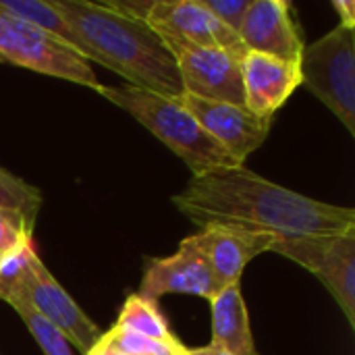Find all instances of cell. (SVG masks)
Here are the masks:
<instances>
[{
    "instance_id": "cell-1",
    "label": "cell",
    "mask_w": 355,
    "mask_h": 355,
    "mask_svg": "<svg viewBox=\"0 0 355 355\" xmlns=\"http://www.w3.org/2000/svg\"><path fill=\"white\" fill-rule=\"evenodd\" d=\"M173 206L196 227H235L287 237L341 235L355 229V210L308 198L272 183L243 164L196 175Z\"/></svg>"
},
{
    "instance_id": "cell-2",
    "label": "cell",
    "mask_w": 355,
    "mask_h": 355,
    "mask_svg": "<svg viewBox=\"0 0 355 355\" xmlns=\"http://www.w3.org/2000/svg\"><path fill=\"white\" fill-rule=\"evenodd\" d=\"M54 4L69 21L89 62L152 94L166 98L185 94L175 56L148 23L121 17L94 0H54Z\"/></svg>"
},
{
    "instance_id": "cell-3",
    "label": "cell",
    "mask_w": 355,
    "mask_h": 355,
    "mask_svg": "<svg viewBox=\"0 0 355 355\" xmlns=\"http://www.w3.org/2000/svg\"><path fill=\"white\" fill-rule=\"evenodd\" d=\"M110 104L131 114L191 171V177L214 168L237 166V162L202 129L177 98L152 94L133 85H98Z\"/></svg>"
},
{
    "instance_id": "cell-4",
    "label": "cell",
    "mask_w": 355,
    "mask_h": 355,
    "mask_svg": "<svg viewBox=\"0 0 355 355\" xmlns=\"http://www.w3.org/2000/svg\"><path fill=\"white\" fill-rule=\"evenodd\" d=\"M0 300H21L54 324L67 341L85 355L102 337L98 324L52 277L33 243L0 260Z\"/></svg>"
},
{
    "instance_id": "cell-5",
    "label": "cell",
    "mask_w": 355,
    "mask_h": 355,
    "mask_svg": "<svg viewBox=\"0 0 355 355\" xmlns=\"http://www.w3.org/2000/svg\"><path fill=\"white\" fill-rule=\"evenodd\" d=\"M300 75L302 85L355 135V29L337 25L304 46Z\"/></svg>"
},
{
    "instance_id": "cell-6",
    "label": "cell",
    "mask_w": 355,
    "mask_h": 355,
    "mask_svg": "<svg viewBox=\"0 0 355 355\" xmlns=\"http://www.w3.org/2000/svg\"><path fill=\"white\" fill-rule=\"evenodd\" d=\"M0 60L89 89L100 85L89 60L50 33L6 12H0Z\"/></svg>"
},
{
    "instance_id": "cell-7",
    "label": "cell",
    "mask_w": 355,
    "mask_h": 355,
    "mask_svg": "<svg viewBox=\"0 0 355 355\" xmlns=\"http://www.w3.org/2000/svg\"><path fill=\"white\" fill-rule=\"evenodd\" d=\"M270 252L312 272L355 329V229L341 235L275 239Z\"/></svg>"
},
{
    "instance_id": "cell-8",
    "label": "cell",
    "mask_w": 355,
    "mask_h": 355,
    "mask_svg": "<svg viewBox=\"0 0 355 355\" xmlns=\"http://www.w3.org/2000/svg\"><path fill=\"white\" fill-rule=\"evenodd\" d=\"M168 46L220 48L245 56L239 35L225 27L200 0H156L146 21Z\"/></svg>"
},
{
    "instance_id": "cell-9",
    "label": "cell",
    "mask_w": 355,
    "mask_h": 355,
    "mask_svg": "<svg viewBox=\"0 0 355 355\" xmlns=\"http://www.w3.org/2000/svg\"><path fill=\"white\" fill-rule=\"evenodd\" d=\"M177 100L237 164H243L266 141L275 123V119H260L239 104L202 100L189 94Z\"/></svg>"
},
{
    "instance_id": "cell-10",
    "label": "cell",
    "mask_w": 355,
    "mask_h": 355,
    "mask_svg": "<svg viewBox=\"0 0 355 355\" xmlns=\"http://www.w3.org/2000/svg\"><path fill=\"white\" fill-rule=\"evenodd\" d=\"M177 60L183 92L202 100L243 106L241 56L220 48L168 46Z\"/></svg>"
},
{
    "instance_id": "cell-11",
    "label": "cell",
    "mask_w": 355,
    "mask_h": 355,
    "mask_svg": "<svg viewBox=\"0 0 355 355\" xmlns=\"http://www.w3.org/2000/svg\"><path fill=\"white\" fill-rule=\"evenodd\" d=\"M220 291L210 264L202 250L198 248L193 235L179 243V250L168 258H152L141 277L139 295L156 302L171 293L196 295L202 300H212Z\"/></svg>"
},
{
    "instance_id": "cell-12",
    "label": "cell",
    "mask_w": 355,
    "mask_h": 355,
    "mask_svg": "<svg viewBox=\"0 0 355 355\" xmlns=\"http://www.w3.org/2000/svg\"><path fill=\"white\" fill-rule=\"evenodd\" d=\"M237 35L248 52L289 62H300L306 46L287 0H252Z\"/></svg>"
},
{
    "instance_id": "cell-13",
    "label": "cell",
    "mask_w": 355,
    "mask_h": 355,
    "mask_svg": "<svg viewBox=\"0 0 355 355\" xmlns=\"http://www.w3.org/2000/svg\"><path fill=\"white\" fill-rule=\"evenodd\" d=\"M243 106L260 119H275L302 85L300 62L248 52L241 60Z\"/></svg>"
},
{
    "instance_id": "cell-14",
    "label": "cell",
    "mask_w": 355,
    "mask_h": 355,
    "mask_svg": "<svg viewBox=\"0 0 355 355\" xmlns=\"http://www.w3.org/2000/svg\"><path fill=\"white\" fill-rule=\"evenodd\" d=\"M193 239L206 256L218 287L225 289L233 283H241L245 266L260 254L270 252V245L277 237L214 225L200 229Z\"/></svg>"
},
{
    "instance_id": "cell-15",
    "label": "cell",
    "mask_w": 355,
    "mask_h": 355,
    "mask_svg": "<svg viewBox=\"0 0 355 355\" xmlns=\"http://www.w3.org/2000/svg\"><path fill=\"white\" fill-rule=\"evenodd\" d=\"M212 341L231 355H258L241 283L220 289L212 300Z\"/></svg>"
},
{
    "instance_id": "cell-16",
    "label": "cell",
    "mask_w": 355,
    "mask_h": 355,
    "mask_svg": "<svg viewBox=\"0 0 355 355\" xmlns=\"http://www.w3.org/2000/svg\"><path fill=\"white\" fill-rule=\"evenodd\" d=\"M0 12H6L23 23H29V25L50 33L52 37L67 44L69 48H73L77 54L83 56V48H81L75 31L71 29L69 21L58 10L54 0H50V2H46V0H0Z\"/></svg>"
},
{
    "instance_id": "cell-17",
    "label": "cell",
    "mask_w": 355,
    "mask_h": 355,
    "mask_svg": "<svg viewBox=\"0 0 355 355\" xmlns=\"http://www.w3.org/2000/svg\"><path fill=\"white\" fill-rule=\"evenodd\" d=\"M114 327L121 331H129V333H137V335L156 339V341H168V343L179 341L175 337L166 316L158 308V304L141 297L139 293H131L125 300Z\"/></svg>"
},
{
    "instance_id": "cell-18",
    "label": "cell",
    "mask_w": 355,
    "mask_h": 355,
    "mask_svg": "<svg viewBox=\"0 0 355 355\" xmlns=\"http://www.w3.org/2000/svg\"><path fill=\"white\" fill-rule=\"evenodd\" d=\"M6 304L19 314V318L23 320V324L27 327L29 335L33 337L44 355H73V345L67 341V337L54 324L42 318L33 308H29L21 300H10Z\"/></svg>"
},
{
    "instance_id": "cell-19",
    "label": "cell",
    "mask_w": 355,
    "mask_h": 355,
    "mask_svg": "<svg viewBox=\"0 0 355 355\" xmlns=\"http://www.w3.org/2000/svg\"><path fill=\"white\" fill-rule=\"evenodd\" d=\"M42 191L21 177L12 175L4 166H0V208L17 210L35 223V216L42 208Z\"/></svg>"
},
{
    "instance_id": "cell-20",
    "label": "cell",
    "mask_w": 355,
    "mask_h": 355,
    "mask_svg": "<svg viewBox=\"0 0 355 355\" xmlns=\"http://www.w3.org/2000/svg\"><path fill=\"white\" fill-rule=\"evenodd\" d=\"M102 339L127 355H183L187 349L181 341H156L137 333L121 331L116 327L102 333Z\"/></svg>"
},
{
    "instance_id": "cell-21",
    "label": "cell",
    "mask_w": 355,
    "mask_h": 355,
    "mask_svg": "<svg viewBox=\"0 0 355 355\" xmlns=\"http://www.w3.org/2000/svg\"><path fill=\"white\" fill-rule=\"evenodd\" d=\"M33 220L8 208H0V258L33 243Z\"/></svg>"
},
{
    "instance_id": "cell-22",
    "label": "cell",
    "mask_w": 355,
    "mask_h": 355,
    "mask_svg": "<svg viewBox=\"0 0 355 355\" xmlns=\"http://www.w3.org/2000/svg\"><path fill=\"white\" fill-rule=\"evenodd\" d=\"M225 27L231 31H239L243 17L252 4V0H200Z\"/></svg>"
},
{
    "instance_id": "cell-23",
    "label": "cell",
    "mask_w": 355,
    "mask_h": 355,
    "mask_svg": "<svg viewBox=\"0 0 355 355\" xmlns=\"http://www.w3.org/2000/svg\"><path fill=\"white\" fill-rule=\"evenodd\" d=\"M156 0H104L100 2L104 8L121 15V17H127V19H133V21H148V15L152 10Z\"/></svg>"
},
{
    "instance_id": "cell-24",
    "label": "cell",
    "mask_w": 355,
    "mask_h": 355,
    "mask_svg": "<svg viewBox=\"0 0 355 355\" xmlns=\"http://www.w3.org/2000/svg\"><path fill=\"white\" fill-rule=\"evenodd\" d=\"M333 8L341 17L339 25L355 29V2L354 0H333Z\"/></svg>"
},
{
    "instance_id": "cell-25",
    "label": "cell",
    "mask_w": 355,
    "mask_h": 355,
    "mask_svg": "<svg viewBox=\"0 0 355 355\" xmlns=\"http://www.w3.org/2000/svg\"><path fill=\"white\" fill-rule=\"evenodd\" d=\"M85 355H127V354H123V352H119V349H114L112 345H108L102 337H100V341L87 352Z\"/></svg>"
},
{
    "instance_id": "cell-26",
    "label": "cell",
    "mask_w": 355,
    "mask_h": 355,
    "mask_svg": "<svg viewBox=\"0 0 355 355\" xmlns=\"http://www.w3.org/2000/svg\"><path fill=\"white\" fill-rule=\"evenodd\" d=\"M183 355H231L227 352H223L216 345H204V347H187Z\"/></svg>"
},
{
    "instance_id": "cell-27",
    "label": "cell",
    "mask_w": 355,
    "mask_h": 355,
    "mask_svg": "<svg viewBox=\"0 0 355 355\" xmlns=\"http://www.w3.org/2000/svg\"><path fill=\"white\" fill-rule=\"evenodd\" d=\"M0 260H2V258H0Z\"/></svg>"
}]
</instances>
